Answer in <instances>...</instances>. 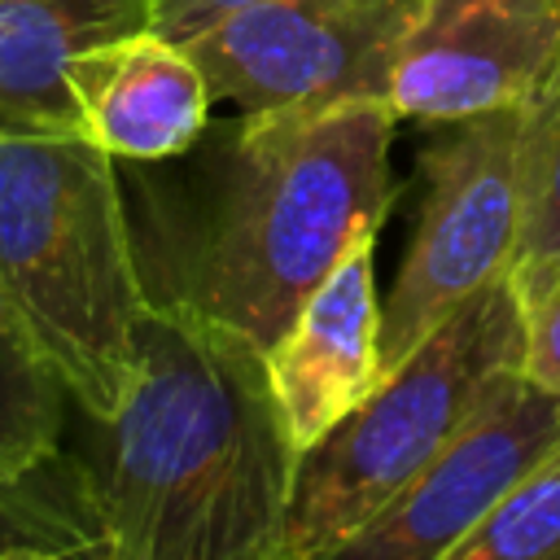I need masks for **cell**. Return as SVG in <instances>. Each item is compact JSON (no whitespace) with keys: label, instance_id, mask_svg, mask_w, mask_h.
<instances>
[{"label":"cell","instance_id":"cell-12","mask_svg":"<svg viewBox=\"0 0 560 560\" xmlns=\"http://www.w3.org/2000/svg\"><path fill=\"white\" fill-rule=\"evenodd\" d=\"M516 188L521 214L508 280L529 319V311H538L560 289V66L525 105L516 144Z\"/></svg>","mask_w":560,"mask_h":560},{"label":"cell","instance_id":"cell-1","mask_svg":"<svg viewBox=\"0 0 560 560\" xmlns=\"http://www.w3.org/2000/svg\"><path fill=\"white\" fill-rule=\"evenodd\" d=\"M394 109H236L122 184L149 302L271 346L302 298L402 197Z\"/></svg>","mask_w":560,"mask_h":560},{"label":"cell","instance_id":"cell-3","mask_svg":"<svg viewBox=\"0 0 560 560\" xmlns=\"http://www.w3.org/2000/svg\"><path fill=\"white\" fill-rule=\"evenodd\" d=\"M0 280L70 407L114 416L149 311L118 158L74 131H0Z\"/></svg>","mask_w":560,"mask_h":560},{"label":"cell","instance_id":"cell-4","mask_svg":"<svg viewBox=\"0 0 560 560\" xmlns=\"http://www.w3.org/2000/svg\"><path fill=\"white\" fill-rule=\"evenodd\" d=\"M525 306L508 276L464 298L381 385L302 455L276 560H337L525 363Z\"/></svg>","mask_w":560,"mask_h":560},{"label":"cell","instance_id":"cell-2","mask_svg":"<svg viewBox=\"0 0 560 560\" xmlns=\"http://www.w3.org/2000/svg\"><path fill=\"white\" fill-rule=\"evenodd\" d=\"M61 446L105 560H276L302 459L249 337L149 302L131 394Z\"/></svg>","mask_w":560,"mask_h":560},{"label":"cell","instance_id":"cell-9","mask_svg":"<svg viewBox=\"0 0 560 560\" xmlns=\"http://www.w3.org/2000/svg\"><path fill=\"white\" fill-rule=\"evenodd\" d=\"M267 376L298 459L381 385L376 228L359 232L267 346Z\"/></svg>","mask_w":560,"mask_h":560},{"label":"cell","instance_id":"cell-16","mask_svg":"<svg viewBox=\"0 0 560 560\" xmlns=\"http://www.w3.org/2000/svg\"><path fill=\"white\" fill-rule=\"evenodd\" d=\"M521 372H525L534 385L560 394V289H556L538 311H529V324H525V363H521Z\"/></svg>","mask_w":560,"mask_h":560},{"label":"cell","instance_id":"cell-8","mask_svg":"<svg viewBox=\"0 0 560 560\" xmlns=\"http://www.w3.org/2000/svg\"><path fill=\"white\" fill-rule=\"evenodd\" d=\"M556 66L560 0H420L389 109L420 127L525 109Z\"/></svg>","mask_w":560,"mask_h":560},{"label":"cell","instance_id":"cell-10","mask_svg":"<svg viewBox=\"0 0 560 560\" xmlns=\"http://www.w3.org/2000/svg\"><path fill=\"white\" fill-rule=\"evenodd\" d=\"M79 136L118 162H162L184 153L210 122V88L188 44L153 26L92 44L70 70Z\"/></svg>","mask_w":560,"mask_h":560},{"label":"cell","instance_id":"cell-15","mask_svg":"<svg viewBox=\"0 0 560 560\" xmlns=\"http://www.w3.org/2000/svg\"><path fill=\"white\" fill-rule=\"evenodd\" d=\"M451 560H560V446L464 538Z\"/></svg>","mask_w":560,"mask_h":560},{"label":"cell","instance_id":"cell-6","mask_svg":"<svg viewBox=\"0 0 560 560\" xmlns=\"http://www.w3.org/2000/svg\"><path fill=\"white\" fill-rule=\"evenodd\" d=\"M420 0H254L188 39L206 88L254 109L385 101Z\"/></svg>","mask_w":560,"mask_h":560},{"label":"cell","instance_id":"cell-11","mask_svg":"<svg viewBox=\"0 0 560 560\" xmlns=\"http://www.w3.org/2000/svg\"><path fill=\"white\" fill-rule=\"evenodd\" d=\"M144 26L149 0H0V131L79 136V52Z\"/></svg>","mask_w":560,"mask_h":560},{"label":"cell","instance_id":"cell-17","mask_svg":"<svg viewBox=\"0 0 560 560\" xmlns=\"http://www.w3.org/2000/svg\"><path fill=\"white\" fill-rule=\"evenodd\" d=\"M241 4H254V0H149V26L166 39L188 44Z\"/></svg>","mask_w":560,"mask_h":560},{"label":"cell","instance_id":"cell-13","mask_svg":"<svg viewBox=\"0 0 560 560\" xmlns=\"http://www.w3.org/2000/svg\"><path fill=\"white\" fill-rule=\"evenodd\" d=\"M70 394L0 280V472L18 477L66 442Z\"/></svg>","mask_w":560,"mask_h":560},{"label":"cell","instance_id":"cell-14","mask_svg":"<svg viewBox=\"0 0 560 560\" xmlns=\"http://www.w3.org/2000/svg\"><path fill=\"white\" fill-rule=\"evenodd\" d=\"M105 560V542L88 516L66 446L18 472H0V560Z\"/></svg>","mask_w":560,"mask_h":560},{"label":"cell","instance_id":"cell-5","mask_svg":"<svg viewBox=\"0 0 560 560\" xmlns=\"http://www.w3.org/2000/svg\"><path fill=\"white\" fill-rule=\"evenodd\" d=\"M525 109H494L429 127L420 214L381 302V376L394 372L464 298L508 276L516 245V144Z\"/></svg>","mask_w":560,"mask_h":560},{"label":"cell","instance_id":"cell-7","mask_svg":"<svg viewBox=\"0 0 560 560\" xmlns=\"http://www.w3.org/2000/svg\"><path fill=\"white\" fill-rule=\"evenodd\" d=\"M556 446L560 394L534 385L525 372L508 376L337 560H451L455 542H464Z\"/></svg>","mask_w":560,"mask_h":560}]
</instances>
